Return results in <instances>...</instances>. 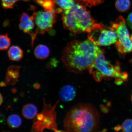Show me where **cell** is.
Returning <instances> with one entry per match:
<instances>
[{
    "label": "cell",
    "instance_id": "cell-1",
    "mask_svg": "<svg viewBox=\"0 0 132 132\" xmlns=\"http://www.w3.org/2000/svg\"><path fill=\"white\" fill-rule=\"evenodd\" d=\"M100 49L89 39L74 40L64 48L61 60L68 71L81 74L91 67Z\"/></svg>",
    "mask_w": 132,
    "mask_h": 132
},
{
    "label": "cell",
    "instance_id": "cell-2",
    "mask_svg": "<svg viewBox=\"0 0 132 132\" xmlns=\"http://www.w3.org/2000/svg\"><path fill=\"white\" fill-rule=\"evenodd\" d=\"M100 116L93 105L80 104L68 113L64 121L66 131L92 132L98 131Z\"/></svg>",
    "mask_w": 132,
    "mask_h": 132
},
{
    "label": "cell",
    "instance_id": "cell-3",
    "mask_svg": "<svg viewBox=\"0 0 132 132\" xmlns=\"http://www.w3.org/2000/svg\"><path fill=\"white\" fill-rule=\"evenodd\" d=\"M62 20L64 28L75 35L88 32L95 23L89 11L79 4L64 11Z\"/></svg>",
    "mask_w": 132,
    "mask_h": 132
},
{
    "label": "cell",
    "instance_id": "cell-4",
    "mask_svg": "<svg viewBox=\"0 0 132 132\" xmlns=\"http://www.w3.org/2000/svg\"><path fill=\"white\" fill-rule=\"evenodd\" d=\"M88 33V39L97 46H110L118 40V35L113 28L103 24L95 23Z\"/></svg>",
    "mask_w": 132,
    "mask_h": 132
},
{
    "label": "cell",
    "instance_id": "cell-5",
    "mask_svg": "<svg viewBox=\"0 0 132 132\" xmlns=\"http://www.w3.org/2000/svg\"><path fill=\"white\" fill-rule=\"evenodd\" d=\"M43 109L40 113L34 119L32 131L41 132L46 128L57 131L56 114L55 109L56 105L53 106L44 103Z\"/></svg>",
    "mask_w": 132,
    "mask_h": 132
},
{
    "label": "cell",
    "instance_id": "cell-6",
    "mask_svg": "<svg viewBox=\"0 0 132 132\" xmlns=\"http://www.w3.org/2000/svg\"><path fill=\"white\" fill-rule=\"evenodd\" d=\"M111 25L118 35V40L115 43V46L118 52L121 54L131 52L132 43L126 22L123 16H119L114 22L112 23Z\"/></svg>",
    "mask_w": 132,
    "mask_h": 132
},
{
    "label": "cell",
    "instance_id": "cell-7",
    "mask_svg": "<svg viewBox=\"0 0 132 132\" xmlns=\"http://www.w3.org/2000/svg\"><path fill=\"white\" fill-rule=\"evenodd\" d=\"M104 54V51L100 49L94 62L88 70L96 80L98 77V80H101L104 77H115L114 67L106 60Z\"/></svg>",
    "mask_w": 132,
    "mask_h": 132
},
{
    "label": "cell",
    "instance_id": "cell-8",
    "mask_svg": "<svg viewBox=\"0 0 132 132\" xmlns=\"http://www.w3.org/2000/svg\"><path fill=\"white\" fill-rule=\"evenodd\" d=\"M53 11H39L33 14L37 34H44L50 30L56 22V16Z\"/></svg>",
    "mask_w": 132,
    "mask_h": 132
},
{
    "label": "cell",
    "instance_id": "cell-9",
    "mask_svg": "<svg viewBox=\"0 0 132 132\" xmlns=\"http://www.w3.org/2000/svg\"><path fill=\"white\" fill-rule=\"evenodd\" d=\"M20 29L24 33L30 35L32 45L37 35L34 17L32 15L30 16L27 13H23L20 16Z\"/></svg>",
    "mask_w": 132,
    "mask_h": 132
},
{
    "label": "cell",
    "instance_id": "cell-10",
    "mask_svg": "<svg viewBox=\"0 0 132 132\" xmlns=\"http://www.w3.org/2000/svg\"><path fill=\"white\" fill-rule=\"evenodd\" d=\"M20 67L18 66H11L8 68L6 77V85H14L19 77Z\"/></svg>",
    "mask_w": 132,
    "mask_h": 132
},
{
    "label": "cell",
    "instance_id": "cell-11",
    "mask_svg": "<svg viewBox=\"0 0 132 132\" xmlns=\"http://www.w3.org/2000/svg\"><path fill=\"white\" fill-rule=\"evenodd\" d=\"M76 92L74 87L72 85H66L61 89L59 96L64 101L69 102L73 100L76 96Z\"/></svg>",
    "mask_w": 132,
    "mask_h": 132
},
{
    "label": "cell",
    "instance_id": "cell-12",
    "mask_svg": "<svg viewBox=\"0 0 132 132\" xmlns=\"http://www.w3.org/2000/svg\"><path fill=\"white\" fill-rule=\"evenodd\" d=\"M22 114L27 119H34L38 114L37 107L32 104H27L23 107Z\"/></svg>",
    "mask_w": 132,
    "mask_h": 132
},
{
    "label": "cell",
    "instance_id": "cell-13",
    "mask_svg": "<svg viewBox=\"0 0 132 132\" xmlns=\"http://www.w3.org/2000/svg\"><path fill=\"white\" fill-rule=\"evenodd\" d=\"M8 57L13 61H19L23 57V51L17 46H13L8 51Z\"/></svg>",
    "mask_w": 132,
    "mask_h": 132
},
{
    "label": "cell",
    "instance_id": "cell-14",
    "mask_svg": "<svg viewBox=\"0 0 132 132\" xmlns=\"http://www.w3.org/2000/svg\"><path fill=\"white\" fill-rule=\"evenodd\" d=\"M50 52L49 48L47 46L40 44L37 46L35 49L34 54L37 59L43 60L48 57Z\"/></svg>",
    "mask_w": 132,
    "mask_h": 132
},
{
    "label": "cell",
    "instance_id": "cell-15",
    "mask_svg": "<svg viewBox=\"0 0 132 132\" xmlns=\"http://www.w3.org/2000/svg\"><path fill=\"white\" fill-rule=\"evenodd\" d=\"M8 126L11 128H16L19 127L22 123V120L19 115L12 114L8 117L7 119Z\"/></svg>",
    "mask_w": 132,
    "mask_h": 132
},
{
    "label": "cell",
    "instance_id": "cell-16",
    "mask_svg": "<svg viewBox=\"0 0 132 132\" xmlns=\"http://www.w3.org/2000/svg\"><path fill=\"white\" fill-rule=\"evenodd\" d=\"M131 3L130 0H117L115 6L117 10L122 13L126 12L131 7Z\"/></svg>",
    "mask_w": 132,
    "mask_h": 132
},
{
    "label": "cell",
    "instance_id": "cell-17",
    "mask_svg": "<svg viewBox=\"0 0 132 132\" xmlns=\"http://www.w3.org/2000/svg\"><path fill=\"white\" fill-rule=\"evenodd\" d=\"M36 1L44 8V11L55 12V3L54 0H36Z\"/></svg>",
    "mask_w": 132,
    "mask_h": 132
},
{
    "label": "cell",
    "instance_id": "cell-18",
    "mask_svg": "<svg viewBox=\"0 0 132 132\" xmlns=\"http://www.w3.org/2000/svg\"><path fill=\"white\" fill-rule=\"evenodd\" d=\"M11 43V39L7 34L0 35V50H7Z\"/></svg>",
    "mask_w": 132,
    "mask_h": 132
},
{
    "label": "cell",
    "instance_id": "cell-19",
    "mask_svg": "<svg viewBox=\"0 0 132 132\" xmlns=\"http://www.w3.org/2000/svg\"><path fill=\"white\" fill-rule=\"evenodd\" d=\"M54 1L55 4L58 5L64 11L70 9L76 5L74 0H54Z\"/></svg>",
    "mask_w": 132,
    "mask_h": 132
},
{
    "label": "cell",
    "instance_id": "cell-20",
    "mask_svg": "<svg viewBox=\"0 0 132 132\" xmlns=\"http://www.w3.org/2000/svg\"><path fill=\"white\" fill-rule=\"evenodd\" d=\"M78 4L88 7H92L103 2L104 0H75Z\"/></svg>",
    "mask_w": 132,
    "mask_h": 132
},
{
    "label": "cell",
    "instance_id": "cell-21",
    "mask_svg": "<svg viewBox=\"0 0 132 132\" xmlns=\"http://www.w3.org/2000/svg\"><path fill=\"white\" fill-rule=\"evenodd\" d=\"M19 0H1L3 8L7 9H12Z\"/></svg>",
    "mask_w": 132,
    "mask_h": 132
},
{
    "label": "cell",
    "instance_id": "cell-22",
    "mask_svg": "<svg viewBox=\"0 0 132 132\" xmlns=\"http://www.w3.org/2000/svg\"><path fill=\"white\" fill-rule=\"evenodd\" d=\"M121 127L123 131L132 132V119H128L125 120Z\"/></svg>",
    "mask_w": 132,
    "mask_h": 132
},
{
    "label": "cell",
    "instance_id": "cell-23",
    "mask_svg": "<svg viewBox=\"0 0 132 132\" xmlns=\"http://www.w3.org/2000/svg\"><path fill=\"white\" fill-rule=\"evenodd\" d=\"M128 25L132 30V12L130 13L127 19Z\"/></svg>",
    "mask_w": 132,
    "mask_h": 132
},
{
    "label": "cell",
    "instance_id": "cell-24",
    "mask_svg": "<svg viewBox=\"0 0 132 132\" xmlns=\"http://www.w3.org/2000/svg\"><path fill=\"white\" fill-rule=\"evenodd\" d=\"M114 130L116 131H118L120 130H122L121 126L120 125H118L115 128Z\"/></svg>",
    "mask_w": 132,
    "mask_h": 132
},
{
    "label": "cell",
    "instance_id": "cell-25",
    "mask_svg": "<svg viewBox=\"0 0 132 132\" xmlns=\"http://www.w3.org/2000/svg\"><path fill=\"white\" fill-rule=\"evenodd\" d=\"M3 98L2 95L0 93V106L2 105L3 102Z\"/></svg>",
    "mask_w": 132,
    "mask_h": 132
},
{
    "label": "cell",
    "instance_id": "cell-26",
    "mask_svg": "<svg viewBox=\"0 0 132 132\" xmlns=\"http://www.w3.org/2000/svg\"><path fill=\"white\" fill-rule=\"evenodd\" d=\"M131 39L132 43V35H131Z\"/></svg>",
    "mask_w": 132,
    "mask_h": 132
},
{
    "label": "cell",
    "instance_id": "cell-27",
    "mask_svg": "<svg viewBox=\"0 0 132 132\" xmlns=\"http://www.w3.org/2000/svg\"><path fill=\"white\" fill-rule=\"evenodd\" d=\"M131 101L132 102V95L131 96Z\"/></svg>",
    "mask_w": 132,
    "mask_h": 132
},
{
    "label": "cell",
    "instance_id": "cell-28",
    "mask_svg": "<svg viewBox=\"0 0 132 132\" xmlns=\"http://www.w3.org/2000/svg\"><path fill=\"white\" fill-rule=\"evenodd\" d=\"M24 1H29V0H24Z\"/></svg>",
    "mask_w": 132,
    "mask_h": 132
},
{
    "label": "cell",
    "instance_id": "cell-29",
    "mask_svg": "<svg viewBox=\"0 0 132 132\" xmlns=\"http://www.w3.org/2000/svg\"><path fill=\"white\" fill-rule=\"evenodd\" d=\"M0 114H1V113H0Z\"/></svg>",
    "mask_w": 132,
    "mask_h": 132
}]
</instances>
